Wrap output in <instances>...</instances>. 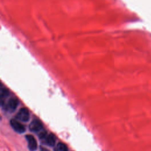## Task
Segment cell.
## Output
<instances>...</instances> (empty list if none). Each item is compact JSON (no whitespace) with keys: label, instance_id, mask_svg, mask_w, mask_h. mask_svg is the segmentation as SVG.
Masks as SVG:
<instances>
[{"label":"cell","instance_id":"obj_1","mask_svg":"<svg viewBox=\"0 0 151 151\" xmlns=\"http://www.w3.org/2000/svg\"><path fill=\"white\" fill-rule=\"evenodd\" d=\"M15 118L23 122H27L30 119V112L27 108H21L17 114Z\"/></svg>","mask_w":151,"mask_h":151},{"label":"cell","instance_id":"obj_2","mask_svg":"<svg viewBox=\"0 0 151 151\" xmlns=\"http://www.w3.org/2000/svg\"><path fill=\"white\" fill-rule=\"evenodd\" d=\"M10 125L13 129L17 133L23 134L25 131V126L15 119H11L10 120Z\"/></svg>","mask_w":151,"mask_h":151},{"label":"cell","instance_id":"obj_3","mask_svg":"<svg viewBox=\"0 0 151 151\" xmlns=\"http://www.w3.org/2000/svg\"><path fill=\"white\" fill-rule=\"evenodd\" d=\"M19 104L18 100L15 98H11L5 105V109L10 112H14Z\"/></svg>","mask_w":151,"mask_h":151},{"label":"cell","instance_id":"obj_4","mask_svg":"<svg viewBox=\"0 0 151 151\" xmlns=\"http://www.w3.org/2000/svg\"><path fill=\"white\" fill-rule=\"evenodd\" d=\"M25 138L28 142V148L31 151H35L37 149V143L35 138L31 135H28L25 136Z\"/></svg>","mask_w":151,"mask_h":151},{"label":"cell","instance_id":"obj_5","mask_svg":"<svg viewBox=\"0 0 151 151\" xmlns=\"http://www.w3.org/2000/svg\"><path fill=\"white\" fill-rule=\"evenodd\" d=\"M29 128L31 132H38L43 129V125L39 120L35 119L31 122Z\"/></svg>","mask_w":151,"mask_h":151},{"label":"cell","instance_id":"obj_6","mask_svg":"<svg viewBox=\"0 0 151 151\" xmlns=\"http://www.w3.org/2000/svg\"><path fill=\"white\" fill-rule=\"evenodd\" d=\"M45 140L47 142V145H49L50 146H54L55 144L56 137L53 134H50L47 136Z\"/></svg>","mask_w":151,"mask_h":151},{"label":"cell","instance_id":"obj_7","mask_svg":"<svg viewBox=\"0 0 151 151\" xmlns=\"http://www.w3.org/2000/svg\"><path fill=\"white\" fill-rule=\"evenodd\" d=\"M54 151H68V148L65 144L63 143H59L54 149Z\"/></svg>","mask_w":151,"mask_h":151},{"label":"cell","instance_id":"obj_8","mask_svg":"<svg viewBox=\"0 0 151 151\" xmlns=\"http://www.w3.org/2000/svg\"><path fill=\"white\" fill-rule=\"evenodd\" d=\"M9 91L5 88H2L1 89V100L7 98L9 96Z\"/></svg>","mask_w":151,"mask_h":151},{"label":"cell","instance_id":"obj_9","mask_svg":"<svg viewBox=\"0 0 151 151\" xmlns=\"http://www.w3.org/2000/svg\"><path fill=\"white\" fill-rule=\"evenodd\" d=\"M47 136L48 135H47V132L45 131H43L39 134V137L41 139H46Z\"/></svg>","mask_w":151,"mask_h":151}]
</instances>
